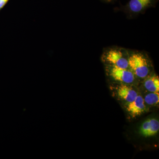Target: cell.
<instances>
[{"mask_svg": "<svg viewBox=\"0 0 159 159\" xmlns=\"http://www.w3.org/2000/svg\"><path fill=\"white\" fill-rule=\"evenodd\" d=\"M117 93L121 99L127 102H132L138 95L136 91L125 84H122L119 86Z\"/></svg>", "mask_w": 159, "mask_h": 159, "instance_id": "52a82bcc", "label": "cell"}, {"mask_svg": "<svg viewBox=\"0 0 159 159\" xmlns=\"http://www.w3.org/2000/svg\"><path fill=\"white\" fill-rule=\"evenodd\" d=\"M128 51L122 48L114 47L105 50L102 54L103 61L108 64L109 66L116 67L122 69H129Z\"/></svg>", "mask_w": 159, "mask_h": 159, "instance_id": "7a4b0ae2", "label": "cell"}, {"mask_svg": "<svg viewBox=\"0 0 159 159\" xmlns=\"http://www.w3.org/2000/svg\"><path fill=\"white\" fill-rule=\"evenodd\" d=\"M145 88L151 93H159V78L155 74L149 75L145 78L144 81Z\"/></svg>", "mask_w": 159, "mask_h": 159, "instance_id": "ba28073f", "label": "cell"}, {"mask_svg": "<svg viewBox=\"0 0 159 159\" xmlns=\"http://www.w3.org/2000/svg\"><path fill=\"white\" fill-rule=\"evenodd\" d=\"M145 103L150 105L158 104L159 93H151L147 94L144 99Z\"/></svg>", "mask_w": 159, "mask_h": 159, "instance_id": "9c48e42d", "label": "cell"}, {"mask_svg": "<svg viewBox=\"0 0 159 159\" xmlns=\"http://www.w3.org/2000/svg\"><path fill=\"white\" fill-rule=\"evenodd\" d=\"M126 109L132 117L140 116L145 110V106L144 98L140 95H138L134 101L128 102Z\"/></svg>", "mask_w": 159, "mask_h": 159, "instance_id": "5b68a950", "label": "cell"}, {"mask_svg": "<svg viewBox=\"0 0 159 159\" xmlns=\"http://www.w3.org/2000/svg\"><path fill=\"white\" fill-rule=\"evenodd\" d=\"M128 65L131 71L138 78L145 79L150 74V61L147 55L142 52H134L129 54Z\"/></svg>", "mask_w": 159, "mask_h": 159, "instance_id": "6da1fadb", "label": "cell"}, {"mask_svg": "<svg viewBox=\"0 0 159 159\" xmlns=\"http://www.w3.org/2000/svg\"><path fill=\"white\" fill-rule=\"evenodd\" d=\"M109 75L111 78L122 84H130L134 81L135 76L130 69H122L108 66Z\"/></svg>", "mask_w": 159, "mask_h": 159, "instance_id": "277c9868", "label": "cell"}, {"mask_svg": "<svg viewBox=\"0 0 159 159\" xmlns=\"http://www.w3.org/2000/svg\"><path fill=\"white\" fill-rule=\"evenodd\" d=\"M159 130V120L149 119L142 123L140 128V133L144 137H150L156 135Z\"/></svg>", "mask_w": 159, "mask_h": 159, "instance_id": "8992f818", "label": "cell"}, {"mask_svg": "<svg viewBox=\"0 0 159 159\" xmlns=\"http://www.w3.org/2000/svg\"><path fill=\"white\" fill-rule=\"evenodd\" d=\"M9 0H0V11L6 6Z\"/></svg>", "mask_w": 159, "mask_h": 159, "instance_id": "30bf717a", "label": "cell"}, {"mask_svg": "<svg viewBox=\"0 0 159 159\" xmlns=\"http://www.w3.org/2000/svg\"><path fill=\"white\" fill-rule=\"evenodd\" d=\"M102 1L106 2H111L116 1V0H102Z\"/></svg>", "mask_w": 159, "mask_h": 159, "instance_id": "8fae6325", "label": "cell"}, {"mask_svg": "<svg viewBox=\"0 0 159 159\" xmlns=\"http://www.w3.org/2000/svg\"><path fill=\"white\" fill-rule=\"evenodd\" d=\"M158 0H129L125 6L124 11L130 14L137 15L142 13L146 9L154 7Z\"/></svg>", "mask_w": 159, "mask_h": 159, "instance_id": "3957f363", "label": "cell"}]
</instances>
